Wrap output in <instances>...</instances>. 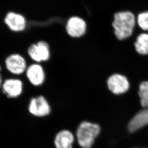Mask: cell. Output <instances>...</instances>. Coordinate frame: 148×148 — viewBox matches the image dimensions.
Masks as SVG:
<instances>
[{
    "mask_svg": "<svg viewBox=\"0 0 148 148\" xmlns=\"http://www.w3.org/2000/svg\"><path fill=\"white\" fill-rule=\"evenodd\" d=\"M136 25V17L131 12H119L114 14L112 26L115 36L119 40L131 38Z\"/></svg>",
    "mask_w": 148,
    "mask_h": 148,
    "instance_id": "1",
    "label": "cell"
},
{
    "mask_svg": "<svg viewBox=\"0 0 148 148\" xmlns=\"http://www.w3.org/2000/svg\"><path fill=\"white\" fill-rule=\"evenodd\" d=\"M100 132V127L98 125L87 121L82 122L76 132L79 145L82 148H91Z\"/></svg>",
    "mask_w": 148,
    "mask_h": 148,
    "instance_id": "2",
    "label": "cell"
},
{
    "mask_svg": "<svg viewBox=\"0 0 148 148\" xmlns=\"http://www.w3.org/2000/svg\"><path fill=\"white\" fill-rule=\"evenodd\" d=\"M108 89L116 95H120L129 90L130 84L126 76L119 73H114L110 76L107 80Z\"/></svg>",
    "mask_w": 148,
    "mask_h": 148,
    "instance_id": "3",
    "label": "cell"
},
{
    "mask_svg": "<svg viewBox=\"0 0 148 148\" xmlns=\"http://www.w3.org/2000/svg\"><path fill=\"white\" fill-rule=\"evenodd\" d=\"M28 111L36 117H44L49 115L51 108L48 101L42 95L31 99L28 106Z\"/></svg>",
    "mask_w": 148,
    "mask_h": 148,
    "instance_id": "4",
    "label": "cell"
},
{
    "mask_svg": "<svg viewBox=\"0 0 148 148\" xmlns=\"http://www.w3.org/2000/svg\"><path fill=\"white\" fill-rule=\"evenodd\" d=\"M66 29L67 33L72 38H81L86 33L87 24L83 18L74 16L69 19Z\"/></svg>",
    "mask_w": 148,
    "mask_h": 148,
    "instance_id": "5",
    "label": "cell"
},
{
    "mask_svg": "<svg viewBox=\"0 0 148 148\" xmlns=\"http://www.w3.org/2000/svg\"><path fill=\"white\" fill-rule=\"evenodd\" d=\"M28 54L33 60L37 62L47 61L50 57L49 45L47 42L39 41L30 46Z\"/></svg>",
    "mask_w": 148,
    "mask_h": 148,
    "instance_id": "6",
    "label": "cell"
},
{
    "mask_svg": "<svg viewBox=\"0 0 148 148\" xmlns=\"http://www.w3.org/2000/svg\"><path fill=\"white\" fill-rule=\"evenodd\" d=\"M5 66L10 73L16 75L22 74L27 70L25 59L18 54L11 55L5 61Z\"/></svg>",
    "mask_w": 148,
    "mask_h": 148,
    "instance_id": "7",
    "label": "cell"
},
{
    "mask_svg": "<svg viewBox=\"0 0 148 148\" xmlns=\"http://www.w3.org/2000/svg\"><path fill=\"white\" fill-rule=\"evenodd\" d=\"M3 92L9 98H16L23 92L22 82L16 79H9L2 84Z\"/></svg>",
    "mask_w": 148,
    "mask_h": 148,
    "instance_id": "8",
    "label": "cell"
},
{
    "mask_svg": "<svg viewBox=\"0 0 148 148\" xmlns=\"http://www.w3.org/2000/svg\"><path fill=\"white\" fill-rule=\"evenodd\" d=\"M27 76L32 84L38 86L45 80V72L42 66L38 64L31 65L27 69Z\"/></svg>",
    "mask_w": 148,
    "mask_h": 148,
    "instance_id": "9",
    "label": "cell"
},
{
    "mask_svg": "<svg viewBox=\"0 0 148 148\" xmlns=\"http://www.w3.org/2000/svg\"><path fill=\"white\" fill-rule=\"evenodd\" d=\"M4 22L9 28L14 32L23 31L26 27V20L25 17L21 14L14 12L7 14Z\"/></svg>",
    "mask_w": 148,
    "mask_h": 148,
    "instance_id": "10",
    "label": "cell"
},
{
    "mask_svg": "<svg viewBox=\"0 0 148 148\" xmlns=\"http://www.w3.org/2000/svg\"><path fill=\"white\" fill-rule=\"evenodd\" d=\"M74 136L68 130H62L56 134L54 145L56 148H73Z\"/></svg>",
    "mask_w": 148,
    "mask_h": 148,
    "instance_id": "11",
    "label": "cell"
},
{
    "mask_svg": "<svg viewBox=\"0 0 148 148\" xmlns=\"http://www.w3.org/2000/svg\"><path fill=\"white\" fill-rule=\"evenodd\" d=\"M148 125V108L140 111L132 119L129 124L130 132H133Z\"/></svg>",
    "mask_w": 148,
    "mask_h": 148,
    "instance_id": "12",
    "label": "cell"
},
{
    "mask_svg": "<svg viewBox=\"0 0 148 148\" xmlns=\"http://www.w3.org/2000/svg\"><path fill=\"white\" fill-rule=\"evenodd\" d=\"M136 51L140 55H148V33L143 32L137 36L134 44Z\"/></svg>",
    "mask_w": 148,
    "mask_h": 148,
    "instance_id": "13",
    "label": "cell"
},
{
    "mask_svg": "<svg viewBox=\"0 0 148 148\" xmlns=\"http://www.w3.org/2000/svg\"><path fill=\"white\" fill-rule=\"evenodd\" d=\"M138 95L143 107L148 108V81H143L138 87Z\"/></svg>",
    "mask_w": 148,
    "mask_h": 148,
    "instance_id": "14",
    "label": "cell"
},
{
    "mask_svg": "<svg viewBox=\"0 0 148 148\" xmlns=\"http://www.w3.org/2000/svg\"><path fill=\"white\" fill-rule=\"evenodd\" d=\"M137 25L144 32H148V11L138 14L136 16Z\"/></svg>",
    "mask_w": 148,
    "mask_h": 148,
    "instance_id": "15",
    "label": "cell"
},
{
    "mask_svg": "<svg viewBox=\"0 0 148 148\" xmlns=\"http://www.w3.org/2000/svg\"><path fill=\"white\" fill-rule=\"evenodd\" d=\"M1 67L0 66V71H1ZM1 84H2V77H1V75L0 74V87L1 86Z\"/></svg>",
    "mask_w": 148,
    "mask_h": 148,
    "instance_id": "16",
    "label": "cell"
}]
</instances>
